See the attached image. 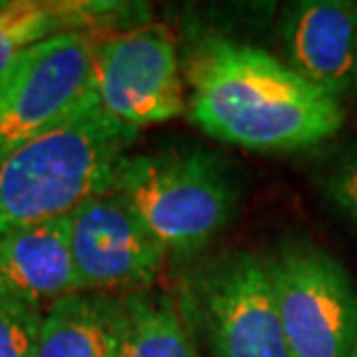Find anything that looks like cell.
<instances>
[{
  "instance_id": "cell-1",
  "label": "cell",
  "mask_w": 357,
  "mask_h": 357,
  "mask_svg": "<svg viewBox=\"0 0 357 357\" xmlns=\"http://www.w3.org/2000/svg\"><path fill=\"white\" fill-rule=\"evenodd\" d=\"M188 114L199 130L251 151H295L341 130L344 105L265 49L209 35L192 49Z\"/></svg>"
},
{
  "instance_id": "cell-2",
  "label": "cell",
  "mask_w": 357,
  "mask_h": 357,
  "mask_svg": "<svg viewBox=\"0 0 357 357\" xmlns=\"http://www.w3.org/2000/svg\"><path fill=\"white\" fill-rule=\"evenodd\" d=\"M137 135L112 119L93 93L59 126L0 155V234L70 216L105 192Z\"/></svg>"
},
{
  "instance_id": "cell-3",
  "label": "cell",
  "mask_w": 357,
  "mask_h": 357,
  "mask_svg": "<svg viewBox=\"0 0 357 357\" xmlns=\"http://www.w3.org/2000/svg\"><path fill=\"white\" fill-rule=\"evenodd\" d=\"M107 190L123 199L167 255L176 258H190L209 246L237 202L225 165L199 149L126 153Z\"/></svg>"
},
{
  "instance_id": "cell-4",
  "label": "cell",
  "mask_w": 357,
  "mask_h": 357,
  "mask_svg": "<svg viewBox=\"0 0 357 357\" xmlns=\"http://www.w3.org/2000/svg\"><path fill=\"white\" fill-rule=\"evenodd\" d=\"M183 318L213 357H290L269 260L232 253L199 267L183 285Z\"/></svg>"
},
{
  "instance_id": "cell-5",
  "label": "cell",
  "mask_w": 357,
  "mask_h": 357,
  "mask_svg": "<svg viewBox=\"0 0 357 357\" xmlns=\"http://www.w3.org/2000/svg\"><path fill=\"white\" fill-rule=\"evenodd\" d=\"M93 93L112 119L132 130L181 116L188 100L172 31L137 24L96 35Z\"/></svg>"
},
{
  "instance_id": "cell-6",
  "label": "cell",
  "mask_w": 357,
  "mask_h": 357,
  "mask_svg": "<svg viewBox=\"0 0 357 357\" xmlns=\"http://www.w3.org/2000/svg\"><path fill=\"white\" fill-rule=\"evenodd\" d=\"M269 267L290 357H353L357 292L346 269L306 244L285 246Z\"/></svg>"
},
{
  "instance_id": "cell-7",
  "label": "cell",
  "mask_w": 357,
  "mask_h": 357,
  "mask_svg": "<svg viewBox=\"0 0 357 357\" xmlns=\"http://www.w3.org/2000/svg\"><path fill=\"white\" fill-rule=\"evenodd\" d=\"M96 35L63 33L40 42L10 68L0 155L59 126L93 96Z\"/></svg>"
},
{
  "instance_id": "cell-8",
  "label": "cell",
  "mask_w": 357,
  "mask_h": 357,
  "mask_svg": "<svg viewBox=\"0 0 357 357\" xmlns=\"http://www.w3.org/2000/svg\"><path fill=\"white\" fill-rule=\"evenodd\" d=\"M70 244L84 292H142L167 260L165 246L109 190L70 213Z\"/></svg>"
},
{
  "instance_id": "cell-9",
  "label": "cell",
  "mask_w": 357,
  "mask_h": 357,
  "mask_svg": "<svg viewBox=\"0 0 357 357\" xmlns=\"http://www.w3.org/2000/svg\"><path fill=\"white\" fill-rule=\"evenodd\" d=\"M290 66L334 98L357 86V5L304 0L290 7L283 26Z\"/></svg>"
},
{
  "instance_id": "cell-10",
  "label": "cell",
  "mask_w": 357,
  "mask_h": 357,
  "mask_svg": "<svg viewBox=\"0 0 357 357\" xmlns=\"http://www.w3.org/2000/svg\"><path fill=\"white\" fill-rule=\"evenodd\" d=\"M0 292L35 306L82 292L70 244V216L0 234Z\"/></svg>"
},
{
  "instance_id": "cell-11",
  "label": "cell",
  "mask_w": 357,
  "mask_h": 357,
  "mask_svg": "<svg viewBox=\"0 0 357 357\" xmlns=\"http://www.w3.org/2000/svg\"><path fill=\"white\" fill-rule=\"evenodd\" d=\"M144 12L130 3L102 0H7L0 10V79L31 47L63 33L105 35L130 28Z\"/></svg>"
},
{
  "instance_id": "cell-12",
  "label": "cell",
  "mask_w": 357,
  "mask_h": 357,
  "mask_svg": "<svg viewBox=\"0 0 357 357\" xmlns=\"http://www.w3.org/2000/svg\"><path fill=\"white\" fill-rule=\"evenodd\" d=\"M123 299L75 292L54 302L42 318L40 357H121Z\"/></svg>"
},
{
  "instance_id": "cell-13",
  "label": "cell",
  "mask_w": 357,
  "mask_h": 357,
  "mask_svg": "<svg viewBox=\"0 0 357 357\" xmlns=\"http://www.w3.org/2000/svg\"><path fill=\"white\" fill-rule=\"evenodd\" d=\"M121 357H199L181 306L162 292L123 295Z\"/></svg>"
},
{
  "instance_id": "cell-14",
  "label": "cell",
  "mask_w": 357,
  "mask_h": 357,
  "mask_svg": "<svg viewBox=\"0 0 357 357\" xmlns=\"http://www.w3.org/2000/svg\"><path fill=\"white\" fill-rule=\"evenodd\" d=\"M40 306L0 292V357H40Z\"/></svg>"
},
{
  "instance_id": "cell-15",
  "label": "cell",
  "mask_w": 357,
  "mask_h": 357,
  "mask_svg": "<svg viewBox=\"0 0 357 357\" xmlns=\"http://www.w3.org/2000/svg\"><path fill=\"white\" fill-rule=\"evenodd\" d=\"M332 197L341 204V209L348 211L357 220V165H351L334 176Z\"/></svg>"
},
{
  "instance_id": "cell-16",
  "label": "cell",
  "mask_w": 357,
  "mask_h": 357,
  "mask_svg": "<svg viewBox=\"0 0 357 357\" xmlns=\"http://www.w3.org/2000/svg\"><path fill=\"white\" fill-rule=\"evenodd\" d=\"M7 86H10V70H7V75L3 77V79H0V116H3V105H5Z\"/></svg>"
},
{
  "instance_id": "cell-17",
  "label": "cell",
  "mask_w": 357,
  "mask_h": 357,
  "mask_svg": "<svg viewBox=\"0 0 357 357\" xmlns=\"http://www.w3.org/2000/svg\"><path fill=\"white\" fill-rule=\"evenodd\" d=\"M5 3H7V0H0V10H3V7H5Z\"/></svg>"
},
{
  "instance_id": "cell-18",
  "label": "cell",
  "mask_w": 357,
  "mask_h": 357,
  "mask_svg": "<svg viewBox=\"0 0 357 357\" xmlns=\"http://www.w3.org/2000/svg\"><path fill=\"white\" fill-rule=\"evenodd\" d=\"M353 357H357V346H355V353H353Z\"/></svg>"
}]
</instances>
